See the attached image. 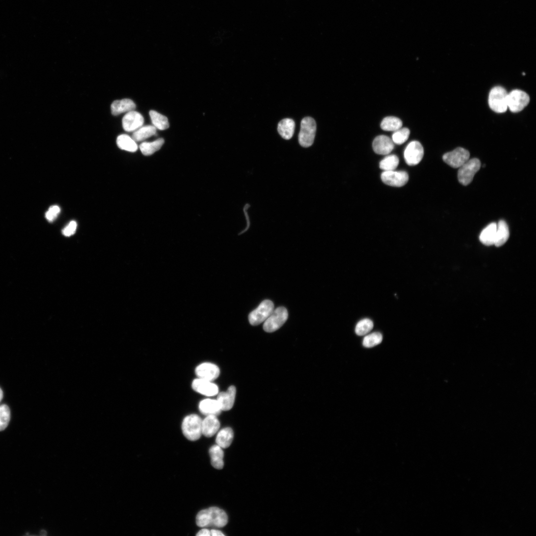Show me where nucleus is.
<instances>
[{"mask_svg": "<svg viewBox=\"0 0 536 536\" xmlns=\"http://www.w3.org/2000/svg\"><path fill=\"white\" fill-rule=\"evenodd\" d=\"M228 522L225 512L217 507H212L200 511L196 517V524L202 528L213 526L225 527Z\"/></svg>", "mask_w": 536, "mask_h": 536, "instance_id": "obj_1", "label": "nucleus"}, {"mask_svg": "<svg viewBox=\"0 0 536 536\" xmlns=\"http://www.w3.org/2000/svg\"><path fill=\"white\" fill-rule=\"evenodd\" d=\"M202 419L197 415L186 416L182 424V431L186 438L190 441L198 440L202 434Z\"/></svg>", "mask_w": 536, "mask_h": 536, "instance_id": "obj_2", "label": "nucleus"}, {"mask_svg": "<svg viewBox=\"0 0 536 536\" xmlns=\"http://www.w3.org/2000/svg\"><path fill=\"white\" fill-rule=\"evenodd\" d=\"M316 132V123L311 117L303 119L301 122L298 141L301 146L309 148L313 144Z\"/></svg>", "mask_w": 536, "mask_h": 536, "instance_id": "obj_3", "label": "nucleus"}, {"mask_svg": "<svg viewBox=\"0 0 536 536\" xmlns=\"http://www.w3.org/2000/svg\"><path fill=\"white\" fill-rule=\"evenodd\" d=\"M508 93L506 89L500 86L493 88L489 92L488 104L494 111L502 113L506 111Z\"/></svg>", "mask_w": 536, "mask_h": 536, "instance_id": "obj_4", "label": "nucleus"}, {"mask_svg": "<svg viewBox=\"0 0 536 536\" xmlns=\"http://www.w3.org/2000/svg\"><path fill=\"white\" fill-rule=\"evenodd\" d=\"M288 318V312L284 307H279L274 310L263 325L264 331L272 333L280 329Z\"/></svg>", "mask_w": 536, "mask_h": 536, "instance_id": "obj_5", "label": "nucleus"}, {"mask_svg": "<svg viewBox=\"0 0 536 536\" xmlns=\"http://www.w3.org/2000/svg\"><path fill=\"white\" fill-rule=\"evenodd\" d=\"M480 168L481 161L479 159L475 158L469 159L459 168L458 172L459 182L464 186L470 184Z\"/></svg>", "mask_w": 536, "mask_h": 536, "instance_id": "obj_6", "label": "nucleus"}, {"mask_svg": "<svg viewBox=\"0 0 536 536\" xmlns=\"http://www.w3.org/2000/svg\"><path fill=\"white\" fill-rule=\"evenodd\" d=\"M530 102L529 95L524 91L515 89L508 93L507 106L509 110L514 113L521 111Z\"/></svg>", "mask_w": 536, "mask_h": 536, "instance_id": "obj_7", "label": "nucleus"}, {"mask_svg": "<svg viewBox=\"0 0 536 536\" xmlns=\"http://www.w3.org/2000/svg\"><path fill=\"white\" fill-rule=\"evenodd\" d=\"M274 310L273 302L270 300H264L257 309L249 314L248 319L250 324L252 326H257L265 322Z\"/></svg>", "mask_w": 536, "mask_h": 536, "instance_id": "obj_8", "label": "nucleus"}, {"mask_svg": "<svg viewBox=\"0 0 536 536\" xmlns=\"http://www.w3.org/2000/svg\"><path fill=\"white\" fill-rule=\"evenodd\" d=\"M469 152L464 148L459 147L443 156V160L447 164L455 169L459 168L470 158Z\"/></svg>", "mask_w": 536, "mask_h": 536, "instance_id": "obj_9", "label": "nucleus"}, {"mask_svg": "<svg viewBox=\"0 0 536 536\" xmlns=\"http://www.w3.org/2000/svg\"><path fill=\"white\" fill-rule=\"evenodd\" d=\"M424 155V150L422 145L418 141H414L407 146L404 152V158L407 165L414 166L421 161Z\"/></svg>", "mask_w": 536, "mask_h": 536, "instance_id": "obj_10", "label": "nucleus"}, {"mask_svg": "<svg viewBox=\"0 0 536 536\" xmlns=\"http://www.w3.org/2000/svg\"><path fill=\"white\" fill-rule=\"evenodd\" d=\"M195 373L199 379L212 381L219 377L220 369L214 363H204L196 368Z\"/></svg>", "mask_w": 536, "mask_h": 536, "instance_id": "obj_11", "label": "nucleus"}, {"mask_svg": "<svg viewBox=\"0 0 536 536\" xmlns=\"http://www.w3.org/2000/svg\"><path fill=\"white\" fill-rule=\"evenodd\" d=\"M381 179L386 185L394 187H402L408 182L409 175L406 172H384L381 174Z\"/></svg>", "mask_w": 536, "mask_h": 536, "instance_id": "obj_12", "label": "nucleus"}, {"mask_svg": "<svg viewBox=\"0 0 536 536\" xmlns=\"http://www.w3.org/2000/svg\"><path fill=\"white\" fill-rule=\"evenodd\" d=\"M144 122L141 114L135 110L127 112L122 120V126L127 132H134L143 126Z\"/></svg>", "mask_w": 536, "mask_h": 536, "instance_id": "obj_13", "label": "nucleus"}, {"mask_svg": "<svg viewBox=\"0 0 536 536\" xmlns=\"http://www.w3.org/2000/svg\"><path fill=\"white\" fill-rule=\"evenodd\" d=\"M192 387L196 392L207 397H212L219 393V387L216 384L199 378L193 380Z\"/></svg>", "mask_w": 536, "mask_h": 536, "instance_id": "obj_14", "label": "nucleus"}, {"mask_svg": "<svg viewBox=\"0 0 536 536\" xmlns=\"http://www.w3.org/2000/svg\"><path fill=\"white\" fill-rule=\"evenodd\" d=\"M237 393L236 388L234 386H230L225 392L219 394L217 398L222 411H227L231 410L234 405Z\"/></svg>", "mask_w": 536, "mask_h": 536, "instance_id": "obj_15", "label": "nucleus"}, {"mask_svg": "<svg viewBox=\"0 0 536 536\" xmlns=\"http://www.w3.org/2000/svg\"><path fill=\"white\" fill-rule=\"evenodd\" d=\"M372 147L377 154L387 155L394 149V143L388 136L380 135L376 138L373 142Z\"/></svg>", "mask_w": 536, "mask_h": 536, "instance_id": "obj_16", "label": "nucleus"}, {"mask_svg": "<svg viewBox=\"0 0 536 536\" xmlns=\"http://www.w3.org/2000/svg\"><path fill=\"white\" fill-rule=\"evenodd\" d=\"M220 422L215 415H207L202 420V434L207 437H211L215 435L220 428Z\"/></svg>", "mask_w": 536, "mask_h": 536, "instance_id": "obj_17", "label": "nucleus"}, {"mask_svg": "<svg viewBox=\"0 0 536 536\" xmlns=\"http://www.w3.org/2000/svg\"><path fill=\"white\" fill-rule=\"evenodd\" d=\"M201 413L206 415H219L222 411L217 400L206 399L201 401L199 405Z\"/></svg>", "mask_w": 536, "mask_h": 536, "instance_id": "obj_18", "label": "nucleus"}, {"mask_svg": "<svg viewBox=\"0 0 536 536\" xmlns=\"http://www.w3.org/2000/svg\"><path fill=\"white\" fill-rule=\"evenodd\" d=\"M136 107L135 103L128 99L115 101L111 105V112L113 115H119L123 113L133 111Z\"/></svg>", "mask_w": 536, "mask_h": 536, "instance_id": "obj_19", "label": "nucleus"}, {"mask_svg": "<svg viewBox=\"0 0 536 536\" xmlns=\"http://www.w3.org/2000/svg\"><path fill=\"white\" fill-rule=\"evenodd\" d=\"M497 229V224L493 223L484 228L480 236L481 242L486 246L494 245Z\"/></svg>", "mask_w": 536, "mask_h": 536, "instance_id": "obj_20", "label": "nucleus"}, {"mask_svg": "<svg viewBox=\"0 0 536 536\" xmlns=\"http://www.w3.org/2000/svg\"><path fill=\"white\" fill-rule=\"evenodd\" d=\"M234 437V431L230 428H224L218 432L216 444L222 449H227L231 445Z\"/></svg>", "mask_w": 536, "mask_h": 536, "instance_id": "obj_21", "label": "nucleus"}, {"mask_svg": "<svg viewBox=\"0 0 536 536\" xmlns=\"http://www.w3.org/2000/svg\"><path fill=\"white\" fill-rule=\"evenodd\" d=\"M294 129V121L290 119L283 120L279 122L277 126L278 133L286 139H290L293 137Z\"/></svg>", "mask_w": 536, "mask_h": 536, "instance_id": "obj_22", "label": "nucleus"}, {"mask_svg": "<svg viewBox=\"0 0 536 536\" xmlns=\"http://www.w3.org/2000/svg\"><path fill=\"white\" fill-rule=\"evenodd\" d=\"M509 238V230L508 225L503 220H501L497 224L496 238L494 245L501 247L504 244Z\"/></svg>", "mask_w": 536, "mask_h": 536, "instance_id": "obj_23", "label": "nucleus"}, {"mask_svg": "<svg viewBox=\"0 0 536 536\" xmlns=\"http://www.w3.org/2000/svg\"><path fill=\"white\" fill-rule=\"evenodd\" d=\"M209 454L211 459V464L213 467L217 469H222L224 462L223 458L224 453L223 449L218 445H214L209 450Z\"/></svg>", "mask_w": 536, "mask_h": 536, "instance_id": "obj_24", "label": "nucleus"}, {"mask_svg": "<svg viewBox=\"0 0 536 536\" xmlns=\"http://www.w3.org/2000/svg\"><path fill=\"white\" fill-rule=\"evenodd\" d=\"M116 143L121 149L131 153L136 152L138 149L136 142L132 137L126 134L120 135L117 138Z\"/></svg>", "mask_w": 536, "mask_h": 536, "instance_id": "obj_25", "label": "nucleus"}, {"mask_svg": "<svg viewBox=\"0 0 536 536\" xmlns=\"http://www.w3.org/2000/svg\"><path fill=\"white\" fill-rule=\"evenodd\" d=\"M156 129L154 125L142 126L134 132L132 138L136 142L143 141L155 135L156 133Z\"/></svg>", "mask_w": 536, "mask_h": 536, "instance_id": "obj_26", "label": "nucleus"}, {"mask_svg": "<svg viewBox=\"0 0 536 536\" xmlns=\"http://www.w3.org/2000/svg\"><path fill=\"white\" fill-rule=\"evenodd\" d=\"M164 143V139L160 138L152 142H143L139 148L144 156H149L159 150Z\"/></svg>", "mask_w": 536, "mask_h": 536, "instance_id": "obj_27", "label": "nucleus"}, {"mask_svg": "<svg viewBox=\"0 0 536 536\" xmlns=\"http://www.w3.org/2000/svg\"><path fill=\"white\" fill-rule=\"evenodd\" d=\"M149 114L153 125L156 129L165 130L169 128L170 124L166 116L155 110H151Z\"/></svg>", "mask_w": 536, "mask_h": 536, "instance_id": "obj_28", "label": "nucleus"}, {"mask_svg": "<svg viewBox=\"0 0 536 536\" xmlns=\"http://www.w3.org/2000/svg\"><path fill=\"white\" fill-rule=\"evenodd\" d=\"M402 121L399 119L394 116H389L382 121L381 128L386 131H396L402 128Z\"/></svg>", "mask_w": 536, "mask_h": 536, "instance_id": "obj_29", "label": "nucleus"}, {"mask_svg": "<svg viewBox=\"0 0 536 536\" xmlns=\"http://www.w3.org/2000/svg\"><path fill=\"white\" fill-rule=\"evenodd\" d=\"M399 159L397 156L392 155L385 157L381 161L380 168L384 172L394 171L399 165Z\"/></svg>", "mask_w": 536, "mask_h": 536, "instance_id": "obj_30", "label": "nucleus"}, {"mask_svg": "<svg viewBox=\"0 0 536 536\" xmlns=\"http://www.w3.org/2000/svg\"><path fill=\"white\" fill-rule=\"evenodd\" d=\"M374 328V323L369 319H363L357 324L355 332L360 336H364L370 332Z\"/></svg>", "mask_w": 536, "mask_h": 536, "instance_id": "obj_31", "label": "nucleus"}, {"mask_svg": "<svg viewBox=\"0 0 536 536\" xmlns=\"http://www.w3.org/2000/svg\"><path fill=\"white\" fill-rule=\"evenodd\" d=\"M410 134V131L407 128H400L394 132L392 135V140L394 144L401 145L407 141Z\"/></svg>", "mask_w": 536, "mask_h": 536, "instance_id": "obj_32", "label": "nucleus"}, {"mask_svg": "<svg viewBox=\"0 0 536 536\" xmlns=\"http://www.w3.org/2000/svg\"><path fill=\"white\" fill-rule=\"evenodd\" d=\"M383 340L380 333L375 332L365 336L363 340V346L367 348L372 347L380 345Z\"/></svg>", "mask_w": 536, "mask_h": 536, "instance_id": "obj_33", "label": "nucleus"}, {"mask_svg": "<svg viewBox=\"0 0 536 536\" xmlns=\"http://www.w3.org/2000/svg\"><path fill=\"white\" fill-rule=\"evenodd\" d=\"M10 410L6 405L0 406V431L5 430L10 421Z\"/></svg>", "mask_w": 536, "mask_h": 536, "instance_id": "obj_34", "label": "nucleus"}, {"mask_svg": "<svg viewBox=\"0 0 536 536\" xmlns=\"http://www.w3.org/2000/svg\"><path fill=\"white\" fill-rule=\"evenodd\" d=\"M61 211L58 206H52L45 214V217L50 222H53L58 217Z\"/></svg>", "mask_w": 536, "mask_h": 536, "instance_id": "obj_35", "label": "nucleus"}, {"mask_svg": "<svg viewBox=\"0 0 536 536\" xmlns=\"http://www.w3.org/2000/svg\"><path fill=\"white\" fill-rule=\"evenodd\" d=\"M77 224L75 221H71L62 230L63 235L67 237H71L76 231Z\"/></svg>", "mask_w": 536, "mask_h": 536, "instance_id": "obj_36", "label": "nucleus"}, {"mask_svg": "<svg viewBox=\"0 0 536 536\" xmlns=\"http://www.w3.org/2000/svg\"><path fill=\"white\" fill-rule=\"evenodd\" d=\"M196 535L197 536H210L211 531L206 528L202 529L198 532Z\"/></svg>", "mask_w": 536, "mask_h": 536, "instance_id": "obj_37", "label": "nucleus"}, {"mask_svg": "<svg viewBox=\"0 0 536 536\" xmlns=\"http://www.w3.org/2000/svg\"><path fill=\"white\" fill-rule=\"evenodd\" d=\"M211 536H225V534L221 531L212 529L211 530Z\"/></svg>", "mask_w": 536, "mask_h": 536, "instance_id": "obj_38", "label": "nucleus"}, {"mask_svg": "<svg viewBox=\"0 0 536 536\" xmlns=\"http://www.w3.org/2000/svg\"><path fill=\"white\" fill-rule=\"evenodd\" d=\"M3 398V392L1 388H0V402L1 401Z\"/></svg>", "mask_w": 536, "mask_h": 536, "instance_id": "obj_39", "label": "nucleus"}, {"mask_svg": "<svg viewBox=\"0 0 536 536\" xmlns=\"http://www.w3.org/2000/svg\"><path fill=\"white\" fill-rule=\"evenodd\" d=\"M40 535L41 536H46V535H47V532H46L45 530H41V532H40Z\"/></svg>", "mask_w": 536, "mask_h": 536, "instance_id": "obj_40", "label": "nucleus"}]
</instances>
